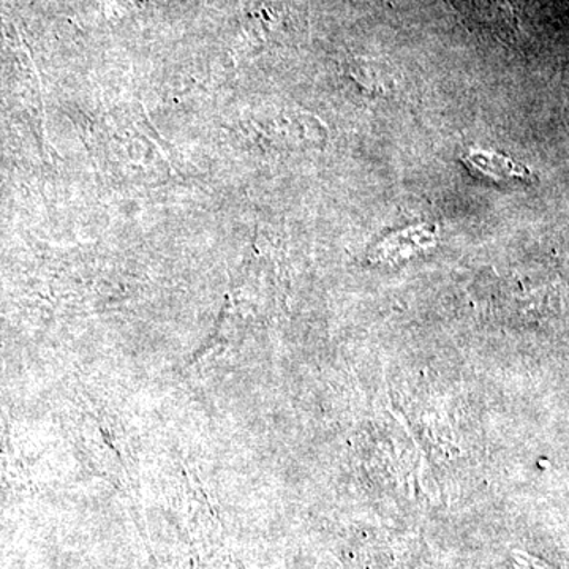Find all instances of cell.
<instances>
[{
    "label": "cell",
    "mask_w": 569,
    "mask_h": 569,
    "mask_svg": "<svg viewBox=\"0 0 569 569\" xmlns=\"http://www.w3.org/2000/svg\"><path fill=\"white\" fill-rule=\"evenodd\" d=\"M473 162H477V167H496V171H492L493 176H500L501 178H515L516 174H523L526 171L522 168H516L512 162L505 160L503 157L492 156H475L471 157Z\"/></svg>",
    "instance_id": "6da1fadb"
}]
</instances>
